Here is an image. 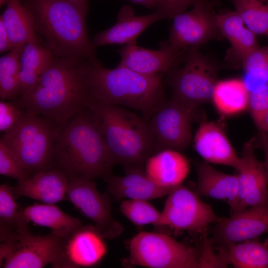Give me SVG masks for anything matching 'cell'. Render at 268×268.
<instances>
[{"instance_id": "1", "label": "cell", "mask_w": 268, "mask_h": 268, "mask_svg": "<svg viewBox=\"0 0 268 268\" xmlns=\"http://www.w3.org/2000/svg\"><path fill=\"white\" fill-rule=\"evenodd\" d=\"M94 62L55 56L31 92L19 100L26 112L63 126L92 101L88 78Z\"/></svg>"}, {"instance_id": "2", "label": "cell", "mask_w": 268, "mask_h": 268, "mask_svg": "<svg viewBox=\"0 0 268 268\" xmlns=\"http://www.w3.org/2000/svg\"><path fill=\"white\" fill-rule=\"evenodd\" d=\"M54 166L68 180L104 178L115 165L88 107L61 130L53 153Z\"/></svg>"}, {"instance_id": "3", "label": "cell", "mask_w": 268, "mask_h": 268, "mask_svg": "<svg viewBox=\"0 0 268 268\" xmlns=\"http://www.w3.org/2000/svg\"><path fill=\"white\" fill-rule=\"evenodd\" d=\"M33 20L36 33L55 56L99 62L87 31L88 7L68 0H20Z\"/></svg>"}, {"instance_id": "4", "label": "cell", "mask_w": 268, "mask_h": 268, "mask_svg": "<svg viewBox=\"0 0 268 268\" xmlns=\"http://www.w3.org/2000/svg\"><path fill=\"white\" fill-rule=\"evenodd\" d=\"M115 164L126 171L143 168L153 154L150 122L123 107L91 101L88 105Z\"/></svg>"}, {"instance_id": "5", "label": "cell", "mask_w": 268, "mask_h": 268, "mask_svg": "<svg viewBox=\"0 0 268 268\" xmlns=\"http://www.w3.org/2000/svg\"><path fill=\"white\" fill-rule=\"evenodd\" d=\"M163 73L145 75L117 66L93 63L88 82L92 101L139 111L147 119L166 101Z\"/></svg>"}, {"instance_id": "6", "label": "cell", "mask_w": 268, "mask_h": 268, "mask_svg": "<svg viewBox=\"0 0 268 268\" xmlns=\"http://www.w3.org/2000/svg\"><path fill=\"white\" fill-rule=\"evenodd\" d=\"M63 126L42 116L26 112L0 142L32 176L53 168L55 144Z\"/></svg>"}, {"instance_id": "7", "label": "cell", "mask_w": 268, "mask_h": 268, "mask_svg": "<svg viewBox=\"0 0 268 268\" xmlns=\"http://www.w3.org/2000/svg\"><path fill=\"white\" fill-rule=\"evenodd\" d=\"M130 263L148 268H201V256L194 248L162 233L141 232L129 243Z\"/></svg>"}, {"instance_id": "8", "label": "cell", "mask_w": 268, "mask_h": 268, "mask_svg": "<svg viewBox=\"0 0 268 268\" xmlns=\"http://www.w3.org/2000/svg\"><path fill=\"white\" fill-rule=\"evenodd\" d=\"M184 64L167 73L172 88V99L194 112L200 105L212 100L218 81L213 62L199 47L187 49Z\"/></svg>"}, {"instance_id": "9", "label": "cell", "mask_w": 268, "mask_h": 268, "mask_svg": "<svg viewBox=\"0 0 268 268\" xmlns=\"http://www.w3.org/2000/svg\"><path fill=\"white\" fill-rule=\"evenodd\" d=\"M200 197L182 184L175 188L168 195L161 212L164 226L176 233L204 234L220 217Z\"/></svg>"}, {"instance_id": "10", "label": "cell", "mask_w": 268, "mask_h": 268, "mask_svg": "<svg viewBox=\"0 0 268 268\" xmlns=\"http://www.w3.org/2000/svg\"><path fill=\"white\" fill-rule=\"evenodd\" d=\"M189 11L175 15L166 40L172 46L187 50L200 47L213 39L224 37L218 26L216 15L209 0H197Z\"/></svg>"}, {"instance_id": "11", "label": "cell", "mask_w": 268, "mask_h": 268, "mask_svg": "<svg viewBox=\"0 0 268 268\" xmlns=\"http://www.w3.org/2000/svg\"><path fill=\"white\" fill-rule=\"evenodd\" d=\"M67 196L106 239L116 238L124 232V227L113 216L109 194L99 192L93 180H68Z\"/></svg>"}, {"instance_id": "12", "label": "cell", "mask_w": 268, "mask_h": 268, "mask_svg": "<svg viewBox=\"0 0 268 268\" xmlns=\"http://www.w3.org/2000/svg\"><path fill=\"white\" fill-rule=\"evenodd\" d=\"M194 113L172 98L165 101L149 121L154 138L153 154L165 149L180 151L186 149L191 139Z\"/></svg>"}, {"instance_id": "13", "label": "cell", "mask_w": 268, "mask_h": 268, "mask_svg": "<svg viewBox=\"0 0 268 268\" xmlns=\"http://www.w3.org/2000/svg\"><path fill=\"white\" fill-rule=\"evenodd\" d=\"M65 239L51 232L40 235L24 234L14 252L4 261V268H61Z\"/></svg>"}, {"instance_id": "14", "label": "cell", "mask_w": 268, "mask_h": 268, "mask_svg": "<svg viewBox=\"0 0 268 268\" xmlns=\"http://www.w3.org/2000/svg\"><path fill=\"white\" fill-rule=\"evenodd\" d=\"M159 49L150 50L138 46L134 41L117 52L121 56L118 67L145 75L168 73L185 60L187 50L177 49L166 40L159 43Z\"/></svg>"}, {"instance_id": "15", "label": "cell", "mask_w": 268, "mask_h": 268, "mask_svg": "<svg viewBox=\"0 0 268 268\" xmlns=\"http://www.w3.org/2000/svg\"><path fill=\"white\" fill-rule=\"evenodd\" d=\"M216 223L213 240L218 247L257 238L268 233V203L232 212Z\"/></svg>"}, {"instance_id": "16", "label": "cell", "mask_w": 268, "mask_h": 268, "mask_svg": "<svg viewBox=\"0 0 268 268\" xmlns=\"http://www.w3.org/2000/svg\"><path fill=\"white\" fill-rule=\"evenodd\" d=\"M254 143L255 138L247 142L242 150L243 163L236 174L238 201L235 211L268 203V173L264 163L255 156Z\"/></svg>"}, {"instance_id": "17", "label": "cell", "mask_w": 268, "mask_h": 268, "mask_svg": "<svg viewBox=\"0 0 268 268\" xmlns=\"http://www.w3.org/2000/svg\"><path fill=\"white\" fill-rule=\"evenodd\" d=\"M106 239L94 225H82L65 240L61 268L97 265L107 253Z\"/></svg>"}, {"instance_id": "18", "label": "cell", "mask_w": 268, "mask_h": 268, "mask_svg": "<svg viewBox=\"0 0 268 268\" xmlns=\"http://www.w3.org/2000/svg\"><path fill=\"white\" fill-rule=\"evenodd\" d=\"M167 18L160 10L145 15L136 16L129 5H123L117 16V21L110 28L97 33L91 40L95 48L108 45L127 44L154 22Z\"/></svg>"}, {"instance_id": "19", "label": "cell", "mask_w": 268, "mask_h": 268, "mask_svg": "<svg viewBox=\"0 0 268 268\" xmlns=\"http://www.w3.org/2000/svg\"><path fill=\"white\" fill-rule=\"evenodd\" d=\"M197 152L206 162L228 166L237 171L243 160L238 156L224 131L215 123L203 122L194 139Z\"/></svg>"}, {"instance_id": "20", "label": "cell", "mask_w": 268, "mask_h": 268, "mask_svg": "<svg viewBox=\"0 0 268 268\" xmlns=\"http://www.w3.org/2000/svg\"><path fill=\"white\" fill-rule=\"evenodd\" d=\"M108 192L115 199L150 200L168 195L174 189L162 187L154 182L144 168L126 171V175L117 176L112 173L103 178Z\"/></svg>"}, {"instance_id": "21", "label": "cell", "mask_w": 268, "mask_h": 268, "mask_svg": "<svg viewBox=\"0 0 268 268\" xmlns=\"http://www.w3.org/2000/svg\"><path fill=\"white\" fill-rule=\"evenodd\" d=\"M68 179L62 171L55 168L37 173L17 183L11 191L14 196L26 197L43 203L55 204L67 199Z\"/></svg>"}, {"instance_id": "22", "label": "cell", "mask_w": 268, "mask_h": 268, "mask_svg": "<svg viewBox=\"0 0 268 268\" xmlns=\"http://www.w3.org/2000/svg\"><path fill=\"white\" fill-rule=\"evenodd\" d=\"M144 167L145 173L154 182L171 189L182 185L190 171L188 159L179 151L172 149L152 154Z\"/></svg>"}, {"instance_id": "23", "label": "cell", "mask_w": 268, "mask_h": 268, "mask_svg": "<svg viewBox=\"0 0 268 268\" xmlns=\"http://www.w3.org/2000/svg\"><path fill=\"white\" fill-rule=\"evenodd\" d=\"M198 183L195 190L200 197H206L226 202L231 212L235 211L238 201L237 175L222 173L206 162L197 165Z\"/></svg>"}, {"instance_id": "24", "label": "cell", "mask_w": 268, "mask_h": 268, "mask_svg": "<svg viewBox=\"0 0 268 268\" xmlns=\"http://www.w3.org/2000/svg\"><path fill=\"white\" fill-rule=\"evenodd\" d=\"M216 18L221 32L231 45L226 60L233 64L242 65L245 58L260 47L256 35L245 26L235 10L217 14Z\"/></svg>"}, {"instance_id": "25", "label": "cell", "mask_w": 268, "mask_h": 268, "mask_svg": "<svg viewBox=\"0 0 268 268\" xmlns=\"http://www.w3.org/2000/svg\"><path fill=\"white\" fill-rule=\"evenodd\" d=\"M53 54L39 42H28L20 53L19 90L17 99L26 97L51 63Z\"/></svg>"}, {"instance_id": "26", "label": "cell", "mask_w": 268, "mask_h": 268, "mask_svg": "<svg viewBox=\"0 0 268 268\" xmlns=\"http://www.w3.org/2000/svg\"><path fill=\"white\" fill-rule=\"evenodd\" d=\"M258 238L217 247L219 267L268 268V248Z\"/></svg>"}, {"instance_id": "27", "label": "cell", "mask_w": 268, "mask_h": 268, "mask_svg": "<svg viewBox=\"0 0 268 268\" xmlns=\"http://www.w3.org/2000/svg\"><path fill=\"white\" fill-rule=\"evenodd\" d=\"M23 212L29 222L48 227L65 240L83 225L78 218L66 213L55 204L35 203Z\"/></svg>"}, {"instance_id": "28", "label": "cell", "mask_w": 268, "mask_h": 268, "mask_svg": "<svg viewBox=\"0 0 268 268\" xmlns=\"http://www.w3.org/2000/svg\"><path fill=\"white\" fill-rule=\"evenodd\" d=\"M8 32L13 49L28 42H38L32 18L20 0H8L0 15Z\"/></svg>"}, {"instance_id": "29", "label": "cell", "mask_w": 268, "mask_h": 268, "mask_svg": "<svg viewBox=\"0 0 268 268\" xmlns=\"http://www.w3.org/2000/svg\"><path fill=\"white\" fill-rule=\"evenodd\" d=\"M249 92L242 79L232 78L218 81L212 100L221 114L230 116L248 108Z\"/></svg>"}, {"instance_id": "30", "label": "cell", "mask_w": 268, "mask_h": 268, "mask_svg": "<svg viewBox=\"0 0 268 268\" xmlns=\"http://www.w3.org/2000/svg\"><path fill=\"white\" fill-rule=\"evenodd\" d=\"M29 221L14 199L11 187L0 186V239L3 242L14 236L29 231Z\"/></svg>"}, {"instance_id": "31", "label": "cell", "mask_w": 268, "mask_h": 268, "mask_svg": "<svg viewBox=\"0 0 268 268\" xmlns=\"http://www.w3.org/2000/svg\"><path fill=\"white\" fill-rule=\"evenodd\" d=\"M21 48L14 49L0 58L1 100H14L18 98Z\"/></svg>"}, {"instance_id": "32", "label": "cell", "mask_w": 268, "mask_h": 268, "mask_svg": "<svg viewBox=\"0 0 268 268\" xmlns=\"http://www.w3.org/2000/svg\"><path fill=\"white\" fill-rule=\"evenodd\" d=\"M245 25L268 38V0H229Z\"/></svg>"}, {"instance_id": "33", "label": "cell", "mask_w": 268, "mask_h": 268, "mask_svg": "<svg viewBox=\"0 0 268 268\" xmlns=\"http://www.w3.org/2000/svg\"><path fill=\"white\" fill-rule=\"evenodd\" d=\"M243 81L249 92L268 84V46L259 47L244 60Z\"/></svg>"}, {"instance_id": "34", "label": "cell", "mask_w": 268, "mask_h": 268, "mask_svg": "<svg viewBox=\"0 0 268 268\" xmlns=\"http://www.w3.org/2000/svg\"><path fill=\"white\" fill-rule=\"evenodd\" d=\"M120 210L125 217L136 225L164 226L161 212L157 210L147 200H125L120 204Z\"/></svg>"}, {"instance_id": "35", "label": "cell", "mask_w": 268, "mask_h": 268, "mask_svg": "<svg viewBox=\"0 0 268 268\" xmlns=\"http://www.w3.org/2000/svg\"><path fill=\"white\" fill-rule=\"evenodd\" d=\"M0 174L22 182L31 176L11 151L0 142Z\"/></svg>"}, {"instance_id": "36", "label": "cell", "mask_w": 268, "mask_h": 268, "mask_svg": "<svg viewBox=\"0 0 268 268\" xmlns=\"http://www.w3.org/2000/svg\"><path fill=\"white\" fill-rule=\"evenodd\" d=\"M248 108L255 125L260 130L268 111V84L249 92Z\"/></svg>"}, {"instance_id": "37", "label": "cell", "mask_w": 268, "mask_h": 268, "mask_svg": "<svg viewBox=\"0 0 268 268\" xmlns=\"http://www.w3.org/2000/svg\"><path fill=\"white\" fill-rule=\"evenodd\" d=\"M26 110L18 99L0 102V131L4 133L13 128L22 119Z\"/></svg>"}, {"instance_id": "38", "label": "cell", "mask_w": 268, "mask_h": 268, "mask_svg": "<svg viewBox=\"0 0 268 268\" xmlns=\"http://www.w3.org/2000/svg\"><path fill=\"white\" fill-rule=\"evenodd\" d=\"M197 0H159L158 9L163 11L167 18H173L175 15L183 12L190 6L193 5Z\"/></svg>"}, {"instance_id": "39", "label": "cell", "mask_w": 268, "mask_h": 268, "mask_svg": "<svg viewBox=\"0 0 268 268\" xmlns=\"http://www.w3.org/2000/svg\"><path fill=\"white\" fill-rule=\"evenodd\" d=\"M13 50L9 37L2 18L0 17V52Z\"/></svg>"}, {"instance_id": "40", "label": "cell", "mask_w": 268, "mask_h": 268, "mask_svg": "<svg viewBox=\"0 0 268 268\" xmlns=\"http://www.w3.org/2000/svg\"><path fill=\"white\" fill-rule=\"evenodd\" d=\"M259 146L262 148L265 154L264 166L268 173V135L260 131L258 136Z\"/></svg>"}, {"instance_id": "41", "label": "cell", "mask_w": 268, "mask_h": 268, "mask_svg": "<svg viewBox=\"0 0 268 268\" xmlns=\"http://www.w3.org/2000/svg\"><path fill=\"white\" fill-rule=\"evenodd\" d=\"M132 2L142 5L148 8L158 9L160 4L159 0H130Z\"/></svg>"}, {"instance_id": "42", "label": "cell", "mask_w": 268, "mask_h": 268, "mask_svg": "<svg viewBox=\"0 0 268 268\" xmlns=\"http://www.w3.org/2000/svg\"><path fill=\"white\" fill-rule=\"evenodd\" d=\"M260 131L264 132L268 135V111L264 117Z\"/></svg>"}, {"instance_id": "43", "label": "cell", "mask_w": 268, "mask_h": 268, "mask_svg": "<svg viewBox=\"0 0 268 268\" xmlns=\"http://www.w3.org/2000/svg\"><path fill=\"white\" fill-rule=\"evenodd\" d=\"M73 3L82 7H88V0H68Z\"/></svg>"}, {"instance_id": "44", "label": "cell", "mask_w": 268, "mask_h": 268, "mask_svg": "<svg viewBox=\"0 0 268 268\" xmlns=\"http://www.w3.org/2000/svg\"><path fill=\"white\" fill-rule=\"evenodd\" d=\"M8 0H0V6H3L5 3H7Z\"/></svg>"}, {"instance_id": "45", "label": "cell", "mask_w": 268, "mask_h": 268, "mask_svg": "<svg viewBox=\"0 0 268 268\" xmlns=\"http://www.w3.org/2000/svg\"><path fill=\"white\" fill-rule=\"evenodd\" d=\"M264 242L267 246V247L268 248V237L265 240Z\"/></svg>"}]
</instances>
